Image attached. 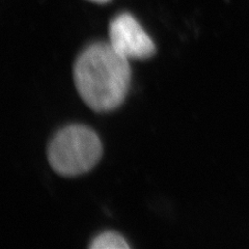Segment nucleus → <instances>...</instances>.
<instances>
[{"label":"nucleus","mask_w":249,"mask_h":249,"mask_svg":"<svg viewBox=\"0 0 249 249\" xmlns=\"http://www.w3.org/2000/svg\"><path fill=\"white\" fill-rule=\"evenodd\" d=\"M129 59L116 52L110 43H93L78 56L74 81L83 102L96 112L120 107L131 84Z\"/></svg>","instance_id":"1"},{"label":"nucleus","mask_w":249,"mask_h":249,"mask_svg":"<svg viewBox=\"0 0 249 249\" xmlns=\"http://www.w3.org/2000/svg\"><path fill=\"white\" fill-rule=\"evenodd\" d=\"M50 166L65 177H76L96 166L102 156L97 133L84 124H70L53 136L47 151Z\"/></svg>","instance_id":"2"},{"label":"nucleus","mask_w":249,"mask_h":249,"mask_svg":"<svg viewBox=\"0 0 249 249\" xmlns=\"http://www.w3.org/2000/svg\"><path fill=\"white\" fill-rule=\"evenodd\" d=\"M109 38L113 49L128 59H147L156 52L150 36L129 13H122L111 21Z\"/></svg>","instance_id":"3"},{"label":"nucleus","mask_w":249,"mask_h":249,"mask_svg":"<svg viewBox=\"0 0 249 249\" xmlns=\"http://www.w3.org/2000/svg\"><path fill=\"white\" fill-rule=\"evenodd\" d=\"M91 249H128L130 245L120 233L114 231H104L91 241Z\"/></svg>","instance_id":"4"},{"label":"nucleus","mask_w":249,"mask_h":249,"mask_svg":"<svg viewBox=\"0 0 249 249\" xmlns=\"http://www.w3.org/2000/svg\"><path fill=\"white\" fill-rule=\"evenodd\" d=\"M90 1L97 2V3H107L109 1H111V0H90Z\"/></svg>","instance_id":"5"}]
</instances>
